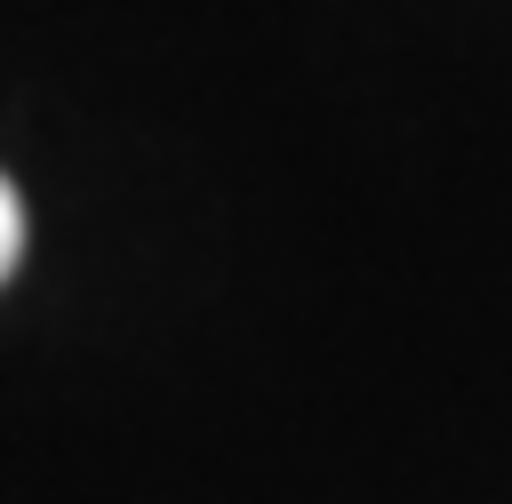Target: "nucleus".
Masks as SVG:
<instances>
[{
    "label": "nucleus",
    "instance_id": "nucleus-1",
    "mask_svg": "<svg viewBox=\"0 0 512 504\" xmlns=\"http://www.w3.org/2000/svg\"><path fill=\"white\" fill-rule=\"evenodd\" d=\"M16 256H24V200H16V184L0 176V280L16 272Z\"/></svg>",
    "mask_w": 512,
    "mask_h": 504
}]
</instances>
